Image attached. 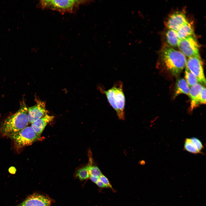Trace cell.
Here are the masks:
<instances>
[{
  "label": "cell",
  "mask_w": 206,
  "mask_h": 206,
  "mask_svg": "<svg viewBox=\"0 0 206 206\" xmlns=\"http://www.w3.org/2000/svg\"><path fill=\"white\" fill-rule=\"evenodd\" d=\"M185 77V80L190 88L198 83V80L196 77L186 67Z\"/></svg>",
  "instance_id": "17"
},
{
  "label": "cell",
  "mask_w": 206,
  "mask_h": 206,
  "mask_svg": "<svg viewBox=\"0 0 206 206\" xmlns=\"http://www.w3.org/2000/svg\"><path fill=\"white\" fill-rule=\"evenodd\" d=\"M96 185L99 187L102 188H107L100 181L99 179L96 183Z\"/></svg>",
  "instance_id": "23"
},
{
  "label": "cell",
  "mask_w": 206,
  "mask_h": 206,
  "mask_svg": "<svg viewBox=\"0 0 206 206\" xmlns=\"http://www.w3.org/2000/svg\"><path fill=\"white\" fill-rule=\"evenodd\" d=\"M40 135L31 126H27L9 137L13 141L15 146L19 148L31 145L40 138Z\"/></svg>",
  "instance_id": "5"
},
{
  "label": "cell",
  "mask_w": 206,
  "mask_h": 206,
  "mask_svg": "<svg viewBox=\"0 0 206 206\" xmlns=\"http://www.w3.org/2000/svg\"><path fill=\"white\" fill-rule=\"evenodd\" d=\"M99 178L97 177L90 175L89 178H90L92 181L96 184L99 179Z\"/></svg>",
  "instance_id": "24"
},
{
  "label": "cell",
  "mask_w": 206,
  "mask_h": 206,
  "mask_svg": "<svg viewBox=\"0 0 206 206\" xmlns=\"http://www.w3.org/2000/svg\"><path fill=\"white\" fill-rule=\"evenodd\" d=\"M185 67L196 77L199 82L205 85L206 80L204 74L203 64L200 56L189 58L187 61Z\"/></svg>",
  "instance_id": "7"
},
{
  "label": "cell",
  "mask_w": 206,
  "mask_h": 206,
  "mask_svg": "<svg viewBox=\"0 0 206 206\" xmlns=\"http://www.w3.org/2000/svg\"><path fill=\"white\" fill-rule=\"evenodd\" d=\"M54 117L47 114L31 124V126L38 134L41 135L47 124L52 121Z\"/></svg>",
  "instance_id": "12"
},
{
  "label": "cell",
  "mask_w": 206,
  "mask_h": 206,
  "mask_svg": "<svg viewBox=\"0 0 206 206\" xmlns=\"http://www.w3.org/2000/svg\"><path fill=\"white\" fill-rule=\"evenodd\" d=\"M166 36L167 42L170 45L173 47L178 46L180 39L176 31L169 29L166 33Z\"/></svg>",
  "instance_id": "15"
},
{
  "label": "cell",
  "mask_w": 206,
  "mask_h": 206,
  "mask_svg": "<svg viewBox=\"0 0 206 206\" xmlns=\"http://www.w3.org/2000/svg\"><path fill=\"white\" fill-rule=\"evenodd\" d=\"M187 21L185 15L184 13L177 12L170 16L167 21V26L169 29L177 31Z\"/></svg>",
  "instance_id": "10"
},
{
  "label": "cell",
  "mask_w": 206,
  "mask_h": 206,
  "mask_svg": "<svg viewBox=\"0 0 206 206\" xmlns=\"http://www.w3.org/2000/svg\"><path fill=\"white\" fill-rule=\"evenodd\" d=\"M36 104L28 108L27 116L29 124H31L47 114L46 110L45 102L36 99Z\"/></svg>",
  "instance_id": "8"
},
{
  "label": "cell",
  "mask_w": 206,
  "mask_h": 206,
  "mask_svg": "<svg viewBox=\"0 0 206 206\" xmlns=\"http://www.w3.org/2000/svg\"><path fill=\"white\" fill-rule=\"evenodd\" d=\"M190 138L192 143L198 150L201 154L203 153L202 151L204 148V146L201 141L195 137H193Z\"/></svg>",
  "instance_id": "20"
},
{
  "label": "cell",
  "mask_w": 206,
  "mask_h": 206,
  "mask_svg": "<svg viewBox=\"0 0 206 206\" xmlns=\"http://www.w3.org/2000/svg\"><path fill=\"white\" fill-rule=\"evenodd\" d=\"M92 1L80 0H42L38 6L43 9H49L62 14L75 12L80 6L89 3Z\"/></svg>",
  "instance_id": "4"
},
{
  "label": "cell",
  "mask_w": 206,
  "mask_h": 206,
  "mask_svg": "<svg viewBox=\"0 0 206 206\" xmlns=\"http://www.w3.org/2000/svg\"><path fill=\"white\" fill-rule=\"evenodd\" d=\"M28 109L23 101L17 111L2 122L0 125V132L3 136L9 137L27 126L29 124Z\"/></svg>",
  "instance_id": "1"
},
{
  "label": "cell",
  "mask_w": 206,
  "mask_h": 206,
  "mask_svg": "<svg viewBox=\"0 0 206 206\" xmlns=\"http://www.w3.org/2000/svg\"><path fill=\"white\" fill-rule=\"evenodd\" d=\"M183 149L185 150L194 154H201L192 143L190 138H186L185 139Z\"/></svg>",
  "instance_id": "18"
},
{
  "label": "cell",
  "mask_w": 206,
  "mask_h": 206,
  "mask_svg": "<svg viewBox=\"0 0 206 206\" xmlns=\"http://www.w3.org/2000/svg\"><path fill=\"white\" fill-rule=\"evenodd\" d=\"M190 89L185 79L182 78H178L176 83L174 97H175L181 94H184L189 96Z\"/></svg>",
  "instance_id": "13"
},
{
  "label": "cell",
  "mask_w": 206,
  "mask_h": 206,
  "mask_svg": "<svg viewBox=\"0 0 206 206\" xmlns=\"http://www.w3.org/2000/svg\"><path fill=\"white\" fill-rule=\"evenodd\" d=\"M178 46L180 52L189 58L200 56L199 45L197 39L193 35L180 40Z\"/></svg>",
  "instance_id": "6"
},
{
  "label": "cell",
  "mask_w": 206,
  "mask_h": 206,
  "mask_svg": "<svg viewBox=\"0 0 206 206\" xmlns=\"http://www.w3.org/2000/svg\"><path fill=\"white\" fill-rule=\"evenodd\" d=\"M203 86L198 83L190 89L189 96L191 99L190 110L192 111L200 104V95Z\"/></svg>",
  "instance_id": "11"
},
{
  "label": "cell",
  "mask_w": 206,
  "mask_h": 206,
  "mask_svg": "<svg viewBox=\"0 0 206 206\" xmlns=\"http://www.w3.org/2000/svg\"><path fill=\"white\" fill-rule=\"evenodd\" d=\"M87 167L90 175L99 177L102 174L100 169L97 166L93 164V160L91 156L89 158V162Z\"/></svg>",
  "instance_id": "16"
},
{
  "label": "cell",
  "mask_w": 206,
  "mask_h": 206,
  "mask_svg": "<svg viewBox=\"0 0 206 206\" xmlns=\"http://www.w3.org/2000/svg\"><path fill=\"white\" fill-rule=\"evenodd\" d=\"M99 179L106 187L107 188H109L112 190L113 189L108 179L105 176L102 174L99 177Z\"/></svg>",
  "instance_id": "21"
},
{
  "label": "cell",
  "mask_w": 206,
  "mask_h": 206,
  "mask_svg": "<svg viewBox=\"0 0 206 206\" xmlns=\"http://www.w3.org/2000/svg\"><path fill=\"white\" fill-rule=\"evenodd\" d=\"M51 201L48 197L34 194L27 197L17 206H51Z\"/></svg>",
  "instance_id": "9"
},
{
  "label": "cell",
  "mask_w": 206,
  "mask_h": 206,
  "mask_svg": "<svg viewBox=\"0 0 206 206\" xmlns=\"http://www.w3.org/2000/svg\"><path fill=\"white\" fill-rule=\"evenodd\" d=\"M98 88L100 92L105 95L110 105L116 111L119 118L124 119L125 98L122 82L117 81L111 88L106 90L100 86L98 87Z\"/></svg>",
  "instance_id": "3"
},
{
  "label": "cell",
  "mask_w": 206,
  "mask_h": 206,
  "mask_svg": "<svg viewBox=\"0 0 206 206\" xmlns=\"http://www.w3.org/2000/svg\"><path fill=\"white\" fill-rule=\"evenodd\" d=\"M162 62L166 69L174 76H179L185 67L186 56L180 51L165 46L161 53Z\"/></svg>",
  "instance_id": "2"
},
{
  "label": "cell",
  "mask_w": 206,
  "mask_h": 206,
  "mask_svg": "<svg viewBox=\"0 0 206 206\" xmlns=\"http://www.w3.org/2000/svg\"><path fill=\"white\" fill-rule=\"evenodd\" d=\"M177 31L178 36L180 40L194 35L192 25L188 21L185 23Z\"/></svg>",
  "instance_id": "14"
},
{
  "label": "cell",
  "mask_w": 206,
  "mask_h": 206,
  "mask_svg": "<svg viewBox=\"0 0 206 206\" xmlns=\"http://www.w3.org/2000/svg\"><path fill=\"white\" fill-rule=\"evenodd\" d=\"M76 176L82 180H86L89 178V174L87 166L78 169L76 172Z\"/></svg>",
  "instance_id": "19"
},
{
  "label": "cell",
  "mask_w": 206,
  "mask_h": 206,
  "mask_svg": "<svg viewBox=\"0 0 206 206\" xmlns=\"http://www.w3.org/2000/svg\"><path fill=\"white\" fill-rule=\"evenodd\" d=\"M206 103V88L203 86L200 93V104H205Z\"/></svg>",
  "instance_id": "22"
}]
</instances>
